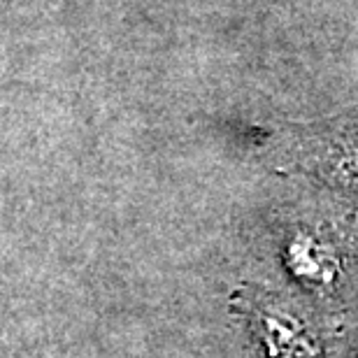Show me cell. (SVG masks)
<instances>
[{"instance_id":"obj_3","label":"cell","mask_w":358,"mask_h":358,"mask_svg":"<svg viewBox=\"0 0 358 358\" xmlns=\"http://www.w3.org/2000/svg\"><path fill=\"white\" fill-rule=\"evenodd\" d=\"M307 166L358 196V119H335L307 128Z\"/></svg>"},{"instance_id":"obj_1","label":"cell","mask_w":358,"mask_h":358,"mask_svg":"<svg viewBox=\"0 0 358 358\" xmlns=\"http://www.w3.org/2000/svg\"><path fill=\"white\" fill-rule=\"evenodd\" d=\"M279 259L298 284L328 291L342 279L345 256L331 228L314 221H293L279 238Z\"/></svg>"},{"instance_id":"obj_2","label":"cell","mask_w":358,"mask_h":358,"mask_svg":"<svg viewBox=\"0 0 358 358\" xmlns=\"http://www.w3.org/2000/svg\"><path fill=\"white\" fill-rule=\"evenodd\" d=\"M245 314L266 358H324L319 335L275 300H247Z\"/></svg>"}]
</instances>
